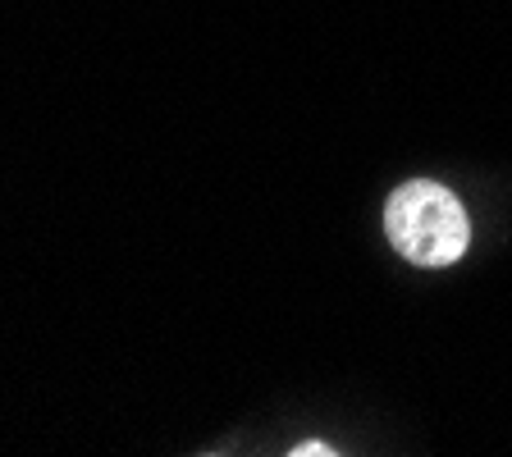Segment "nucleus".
Listing matches in <instances>:
<instances>
[{
    "instance_id": "f257e3e1",
    "label": "nucleus",
    "mask_w": 512,
    "mask_h": 457,
    "mask_svg": "<svg viewBox=\"0 0 512 457\" xmlns=\"http://www.w3.org/2000/svg\"><path fill=\"white\" fill-rule=\"evenodd\" d=\"M384 234L394 252L412 266H453L471 247V220L458 192H448L435 179H412L389 192L384 202Z\"/></svg>"
},
{
    "instance_id": "f03ea898",
    "label": "nucleus",
    "mask_w": 512,
    "mask_h": 457,
    "mask_svg": "<svg viewBox=\"0 0 512 457\" xmlns=\"http://www.w3.org/2000/svg\"><path fill=\"white\" fill-rule=\"evenodd\" d=\"M288 453H293V457H320V453L330 457L334 448H330V444H298V448H288Z\"/></svg>"
}]
</instances>
